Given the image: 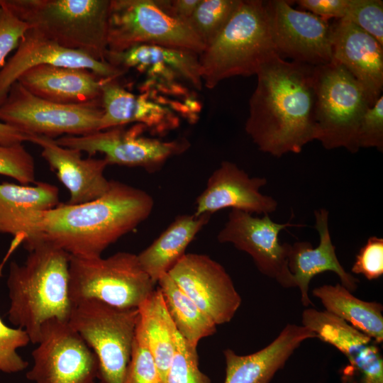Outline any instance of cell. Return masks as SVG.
Segmentation results:
<instances>
[{"label": "cell", "instance_id": "3", "mask_svg": "<svg viewBox=\"0 0 383 383\" xmlns=\"http://www.w3.org/2000/svg\"><path fill=\"white\" fill-rule=\"evenodd\" d=\"M28 251L23 264L10 263L7 287L9 321L25 330L36 344L42 326L51 319L68 321L72 309L69 294L70 255L48 242Z\"/></svg>", "mask_w": 383, "mask_h": 383}, {"label": "cell", "instance_id": "14", "mask_svg": "<svg viewBox=\"0 0 383 383\" xmlns=\"http://www.w3.org/2000/svg\"><path fill=\"white\" fill-rule=\"evenodd\" d=\"M294 226L301 225L290 221L277 223L269 214L257 217L233 209L217 239L221 243H231L238 250L248 253L262 274L274 279L284 288H291L292 274L287 262L290 244L280 243L279 234L282 230Z\"/></svg>", "mask_w": 383, "mask_h": 383}, {"label": "cell", "instance_id": "19", "mask_svg": "<svg viewBox=\"0 0 383 383\" xmlns=\"http://www.w3.org/2000/svg\"><path fill=\"white\" fill-rule=\"evenodd\" d=\"M28 141L41 148V155L70 193V204H79L103 196L111 180L104 176V158L82 157V152L59 145L53 138L29 135Z\"/></svg>", "mask_w": 383, "mask_h": 383}, {"label": "cell", "instance_id": "6", "mask_svg": "<svg viewBox=\"0 0 383 383\" xmlns=\"http://www.w3.org/2000/svg\"><path fill=\"white\" fill-rule=\"evenodd\" d=\"M156 284L135 254L118 252L106 258L70 255L69 294L72 305L94 299L118 308L138 309Z\"/></svg>", "mask_w": 383, "mask_h": 383}, {"label": "cell", "instance_id": "38", "mask_svg": "<svg viewBox=\"0 0 383 383\" xmlns=\"http://www.w3.org/2000/svg\"><path fill=\"white\" fill-rule=\"evenodd\" d=\"M354 274H362L368 280L383 274V238L371 236L360 249L351 268Z\"/></svg>", "mask_w": 383, "mask_h": 383}, {"label": "cell", "instance_id": "31", "mask_svg": "<svg viewBox=\"0 0 383 383\" xmlns=\"http://www.w3.org/2000/svg\"><path fill=\"white\" fill-rule=\"evenodd\" d=\"M240 0H201L187 23L205 46L218 35Z\"/></svg>", "mask_w": 383, "mask_h": 383}, {"label": "cell", "instance_id": "2", "mask_svg": "<svg viewBox=\"0 0 383 383\" xmlns=\"http://www.w3.org/2000/svg\"><path fill=\"white\" fill-rule=\"evenodd\" d=\"M153 206V199L145 191L111 180L109 189L99 198L79 204L59 203L43 212L23 243L27 250L48 242L71 256L100 257L145 221Z\"/></svg>", "mask_w": 383, "mask_h": 383}, {"label": "cell", "instance_id": "27", "mask_svg": "<svg viewBox=\"0 0 383 383\" xmlns=\"http://www.w3.org/2000/svg\"><path fill=\"white\" fill-rule=\"evenodd\" d=\"M210 219V215L183 214L172 223L138 258L143 269L157 284L185 254V250Z\"/></svg>", "mask_w": 383, "mask_h": 383}, {"label": "cell", "instance_id": "26", "mask_svg": "<svg viewBox=\"0 0 383 383\" xmlns=\"http://www.w3.org/2000/svg\"><path fill=\"white\" fill-rule=\"evenodd\" d=\"M105 61L127 71L135 68L179 77L197 90L203 87L199 55L185 50L157 45L140 44L126 50L107 51Z\"/></svg>", "mask_w": 383, "mask_h": 383}, {"label": "cell", "instance_id": "41", "mask_svg": "<svg viewBox=\"0 0 383 383\" xmlns=\"http://www.w3.org/2000/svg\"><path fill=\"white\" fill-rule=\"evenodd\" d=\"M201 0H158L160 5L172 16L187 22Z\"/></svg>", "mask_w": 383, "mask_h": 383}, {"label": "cell", "instance_id": "33", "mask_svg": "<svg viewBox=\"0 0 383 383\" xmlns=\"http://www.w3.org/2000/svg\"><path fill=\"white\" fill-rule=\"evenodd\" d=\"M124 383H163L138 321Z\"/></svg>", "mask_w": 383, "mask_h": 383}, {"label": "cell", "instance_id": "23", "mask_svg": "<svg viewBox=\"0 0 383 383\" xmlns=\"http://www.w3.org/2000/svg\"><path fill=\"white\" fill-rule=\"evenodd\" d=\"M311 338L316 335L308 328L288 323L272 343L254 353L240 355L225 350L224 383H270L295 350Z\"/></svg>", "mask_w": 383, "mask_h": 383}, {"label": "cell", "instance_id": "12", "mask_svg": "<svg viewBox=\"0 0 383 383\" xmlns=\"http://www.w3.org/2000/svg\"><path fill=\"white\" fill-rule=\"evenodd\" d=\"M145 126L135 123L129 128L118 126L84 135H62L56 142L84 152L89 157L100 152L108 165L142 167L148 172L159 170L171 157L190 146L186 139L170 141L142 135Z\"/></svg>", "mask_w": 383, "mask_h": 383}, {"label": "cell", "instance_id": "13", "mask_svg": "<svg viewBox=\"0 0 383 383\" xmlns=\"http://www.w3.org/2000/svg\"><path fill=\"white\" fill-rule=\"evenodd\" d=\"M272 40L282 58L313 66L332 61V26L285 0L264 1Z\"/></svg>", "mask_w": 383, "mask_h": 383}, {"label": "cell", "instance_id": "28", "mask_svg": "<svg viewBox=\"0 0 383 383\" xmlns=\"http://www.w3.org/2000/svg\"><path fill=\"white\" fill-rule=\"evenodd\" d=\"M312 294L320 299L325 311L370 337L377 344L383 342L382 304L361 300L340 284L316 287Z\"/></svg>", "mask_w": 383, "mask_h": 383}, {"label": "cell", "instance_id": "21", "mask_svg": "<svg viewBox=\"0 0 383 383\" xmlns=\"http://www.w3.org/2000/svg\"><path fill=\"white\" fill-rule=\"evenodd\" d=\"M328 216L326 209L314 211L315 228L319 235L318 246L314 248L308 241H298L289 245L287 262L292 287L299 289L304 306L313 305L309 296V284L320 273H335L340 284L350 292L356 291L358 287L359 280L348 272L338 259L329 231Z\"/></svg>", "mask_w": 383, "mask_h": 383}, {"label": "cell", "instance_id": "24", "mask_svg": "<svg viewBox=\"0 0 383 383\" xmlns=\"http://www.w3.org/2000/svg\"><path fill=\"white\" fill-rule=\"evenodd\" d=\"M103 115L100 131L140 123L157 133H164L177 127L178 118L167 106L137 95L121 86L117 79H107L101 87Z\"/></svg>", "mask_w": 383, "mask_h": 383}, {"label": "cell", "instance_id": "4", "mask_svg": "<svg viewBox=\"0 0 383 383\" xmlns=\"http://www.w3.org/2000/svg\"><path fill=\"white\" fill-rule=\"evenodd\" d=\"M275 55L264 1L240 0L218 35L199 55L203 86L211 89L226 79L256 74Z\"/></svg>", "mask_w": 383, "mask_h": 383}, {"label": "cell", "instance_id": "20", "mask_svg": "<svg viewBox=\"0 0 383 383\" xmlns=\"http://www.w3.org/2000/svg\"><path fill=\"white\" fill-rule=\"evenodd\" d=\"M332 26V60L345 67L363 87L372 106L383 89V45L346 19Z\"/></svg>", "mask_w": 383, "mask_h": 383}, {"label": "cell", "instance_id": "5", "mask_svg": "<svg viewBox=\"0 0 383 383\" xmlns=\"http://www.w3.org/2000/svg\"><path fill=\"white\" fill-rule=\"evenodd\" d=\"M111 0H1L13 14L60 46L105 61Z\"/></svg>", "mask_w": 383, "mask_h": 383}, {"label": "cell", "instance_id": "22", "mask_svg": "<svg viewBox=\"0 0 383 383\" xmlns=\"http://www.w3.org/2000/svg\"><path fill=\"white\" fill-rule=\"evenodd\" d=\"M106 80L87 69L40 65L24 72L17 82L39 98L79 105L100 102Z\"/></svg>", "mask_w": 383, "mask_h": 383}, {"label": "cell", "instance_id": "34", "mask_svg": "<svg viewBox=\"0 0 383 383\" xmlns=\"http://www.w3.org/2000/svg\"><path fill=\"white\" fill-rule=\"evenodd\" d=\"M30 342L29 335L25 330L11 328L0 318V372L17 373L28 367V361L23 360L17 350Z\"/></svg>", "mask_w": 383, "mask_h": 383}, {"label": "cell", "instance_id": "36", "mask_svg": "<svg viewBox=\"0 0 383 383\" xmlns=\"http://www.w3.org/2000/svg\"><path fill=\"white\" fill-rule=\"evenodd\" d=\"M374 38L383 45V1L349 0L345 18Z\"/></svg>", "mask_w": 383, "mask_h": 383}, {"label": "cell", "instance_id": "9", "mask_svg": "<svg viewBox=\"0 0 383 383\" xmlns=\"http://www.w3.org/2000/svg\"><path fill=\"white\" fill-rule=\"evenodd\" d=\"M140 44L185 50L200 55L206 46L189 25L167 12L158 0H111L108 51Z\"/></svg>", "mask_w": 383, "mask_h": 383}, {"label": "cell", "instance_id": "1", "mask_svg": "<svg viewBox=\"0 0 383 383\" xmlns=\"http://www.w3.org/2000/svg\"><path fill=\"white\" fill-rule=\"evenodd\" d=\"M314 70L279 55L258 70L245 129L260 151L280 157L316 140Z\"/></svg>", "mask_w": 383, "mask_h": 383}, {"label": "cell", "instance_id": "16", "mask_svg": "<svg viewBox=\"0 0 383 383\" xmlns=\"http://www.w3.org/2000/svg\"><path fill=\"white\" fill-rule=\"evenodd\" d=\"M301 322L316 338L334 346L348 359L343 383H383L382 351L370 337L325 310L305 309Z\"/></svg>", "mask_w": 383, "mask_h": 383}, {"label": "cell", "instance_id": "8", "mask_svg": "<svg viewBox=\"0 0 383 383\" xmlns=\"http://www.w3.org/2000/svg\"><path fill=\"white\" fill-rule=\"evenodd\" d=\"M316 140L327 150H360L357 131L370 106L360 84L341 65L331 61L315 66Z\"/></svg>", "mask_w": 383, "mask_h": 383}, {"label": "cell", "instance_id": "11", "mask_svg": "<svg viewBox=\"0 0 383 383\" xmlns=\"http://www.w3.org/2000/svg\"><path fill=\"white\" fill-rule=\"evenodd\" d=\"M33 364L26 377L33 383H96V356L68 321L51 319L41 327Z\"/></svg>", "mask_w": 383, "mask_h": 383}, {"label": "cell", "instance_id": "35", "mask_svg": "<svg viewBox=\"0 0 383 383\" xmlns=\"http://www.w3.org/2000/svg\"><path fill=\"white\" fill-rule=\"evenodd\" d=\"M33 156L22 143L0 145V174L16 179L21 184L35 182Z\"/></svg>", "mask_w": 383, "mask_h": 383}, {"label": "cell", "instance_id": "32", "mask_svg": "<svg viewBox=\"0 0 383 383\" xmlns=\"http://www.w3.org/2000/svg\"><path fill=\"white\" fill-rule=\"evenodd\" d=\"M196 349L177 331L176 349L165 383H211L199 369Z\"/></svg>", "mask_w": 383, "mask_h": 383}, {"label": "cell", "instance_id": "15", "mask_svg": "<svg viewBox=\"0 0 383 383\" xmlns=\"http://www.w3.org/2000/svg\"><path fill=\"white\" fill-rule=\"evenodd\" d=\"M167 274L216 326L231 321L241 304L230 275L206 255L185 253Z\"/></svg>", "mask_w": 383, "mask_h": 383}, {"label": "cell", "instance_id": "30", "mask_svg": "<svg viewBox=\"0 0 383 383\" xmlns=\"http://www.w3.org/2000/svg\"><path fill=\"white\" fill-rule=\"evenodd\" d=\"M177 333L197 348L201 339L214 334L216 325L177 286L168 274L157 282Z\"/></svg>", "mask_w": 383, "mask_h": 383}, {"label": "cell", "instance_id": "7", "mask_svg": "<svg viewBox=\"0 0 383 383\" xmlns=\"http://www.w3.org/2000/svg\"><path fill=\"white\" fill-rule=\"evenodd\" d=\"M139 313L88 299L72 305L68 320L97 357L99 383H124Z\"/></svg>", "mask_w": 383, "mask_h": 383}, {"label": "cell", "instance_id": "39", "mask_svg": "<svg viewBox=\"0 0 383 383\" xmlns=\"http://www.w3.org/2000/svg\"><path fill=\"white\" fill-rule=\"evenodd\" d=\"M30 28L0 0V70L5 65L7 55L18 47L21 38Z\"/></svg>", "mask_w": 383, "mask_h": 383}, {"label": "cell", "instance_id": "40", "mask_svg": "<svg viewBox=\"0 0 383 383\" xmlns=\"http://www.w3.org/2000/svg\"><path fill=\"white\" fill-rule=\"evenodd\" d=\"M294 2L300 8L326 21L332 18H345L349 6V0H297Z\"/></svg>", "mask_w": 383, "mask_h": 383}, {"label": "cell", "instance_id": "10", "mask_svg": "<svg viewBox=\"0 0 383 383\" xmlns=\"http://www.w3.org/2000/svg\"><path fill=\"white\" fill-rule=\"evenodd\" d=\"M100 102L68 105L39 98L14 82L0 105V122L24 134L53 138L84 135L100 131Z\"/></svg>", "mask_w": 383, "mask_h": 383}, {"label": "cell", "instance_id": "37", "mask_svg": "<svg viewBox=\"0 0 383 383\" xmlns=\"http://www.w3.org/2000/svg\"><path fill=\"white\" fill-rule=\"evenodd\" d=\"M359 148H375L383 151V96L365 111L357 131Z\"/></svg>", "mask_w": 383, "mask_h": 383}, {"label": "cell", "instance_id": "25", "mask_svg": "<svg viewBox=\"0 0 383 383\" xmlns=\"http://www.w3.org/2000/svg\"><path fill=\"white\" fill-rule=\"evenodd\" d=\"M59 204L58 188L50 183L0 184V233L25 242L40 215Z\"/></svg>", "mask_w": 383, "mask_h": 383}, {"label": "cell", "instance_id": "17", "mask_svg": "<svg viewBox=\"0 0 383 383\" xmlns=\"http://www.w3.org/2000/svg\"><path fill=\"white\" fill-rule=\"evenodd\" d=\"M40 65L87 69L106 79H118L126 72L106 61L95 60L84 52L63 48L30 28L21 38L15 53L0 70V105L19 77Z\"/></svg>", "mask_w": 383, "mask_h": 383}, {"label": "cell", "instance_id": "42", "mask_svg": "<svg viewBox=\"0 0 383 383\" xmlns=\"http://www.w3.org/2000/svg\"><path fill=\"white\" fill-rule=\"evenodd\" d=\"M28 141V135L0 122V145H11Z\"/></svg>", "mask_w": 383, "mask_h": 383}, {"label": "cell", "instance_id": "18", "mask_svg": "<svg viewBox=\"0 0 383 383\" xmlns=\"http://www.w3.org/2000/svg\"><path fill=\"white\" fill-rule=\"evenodd\" d=\"M265 177H250L236 164L223 161L208 179L206 188L196 198L197 216L224 209L239 210L250 214H269L276 211L278 203L271 196L262 194Z\"/></svg>", "mask_w": 383, "mask_h": 383}, {"label": "cell", "instance_id": "29", "mask_svg": "<svg viewBox=\"0 0 383 383\" xmlns=\"http://www.w3.org/2000/svg\"><path fill=\"white\" fill-rule=\"evenodd\" d=\"M138 325L163 383L176 349L175 326L158 287L138 308Z\"/></svg>", "mask_w": 383, "mask_h": 383}]
</instances>
